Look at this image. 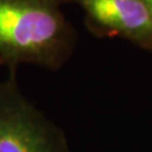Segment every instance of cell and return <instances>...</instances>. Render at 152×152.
I'll use <instances>...</instances> for the list:
<instances>
[{"mask_svg":"<svg viewBox=\"0 0 152 152\" xmlns=\"http://www.w3.org/2000/svg\"><path fill=\"white\" fill-rule=\"evenodd\" d=\"M75 44L59 0H0V64L58 69Z\"/></svg>","mask_w":152,"mask_h":152,"instance_id":"obj_1","label":"cell"},{"mask_svg":"<svg viewBox=\"0 0 152 152\" xmlns=\"http://www.w3.org/2000/svg\"><path fill=\"white\" fill-rule=\"evenodd\" d=\"M0 152H69L61 131L18 90L0 82Z\"/></svg>","mask_w":152,"mask_h":152,"instance_id":"obj_2","label":"cell"},{"mask_svg":"<svg viewBox=\"0 0 152 152\" xmlns=\"http://www.w3.org/2000/svg\"><path fill=\"white\" fill-rule=\"evenodd\" d=\"M92 32L152 51V17L143 0H75Z\"/></svg>","mask_w":152,"mask_h":152,"instance_id":"obj_3","label":"cell"},{"mask_svg":"<svg viewBox=\"0 0 152 152\" xmlns=\"http://www.w3.org/2000/svg\"><path fill=\"white\" fill-rule=\"evenodd\" d=\"M143 1H144L148 10H149V12H150V15H151V17H152V0H143Z\"/></svg>","mask_w":152,"mask_h":152,"instance_id":"obj_4","label":"cell"}]
</instances>
